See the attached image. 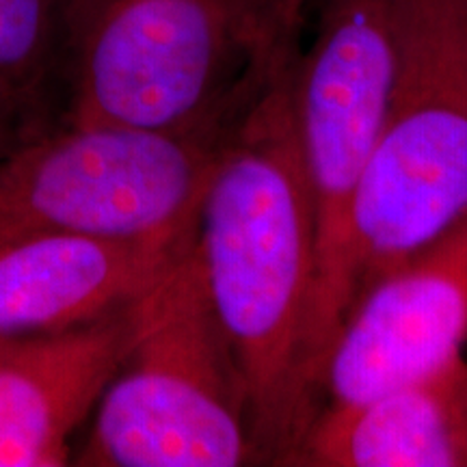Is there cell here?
I'll use <instances>...</instances> for the list:
<instances>
[{
  "mask_svg": "<svg viewBox=\"0 0 467 467\" xmlns=\"http://www.w3.org/2000/svg\"><path fill=\"white\" fill-rule=\"evenodd\" d=\"M314 0H265V31L271 55L299 44V31Z\"/></svg>",
  "mask_w": 467,
  "mask_h": 467,
  "instance_id": "12",
  "label": "cell"
},
{
  "mask_svg": "<svg viewBox=\"0 0 467 467\" xmlns=\"http://www.w3.org/2000/svg\"><path fill=\"white\" fill-rule=\"evenodd\" d=\"M467 217L359 290L327 353L320 394L353 405L465 358Z\"/></svg>",
  "mask_w": 467,
  "mask_h": 467,
  "instance_id": "7",
  "label": "cell"
},
{
  "mask_svg": "<svg viewBox=\"0 0 467 467\" xmlns=\"http://www.w3.org/2000/svg\"><path fill=\"white\" fill-rule=\"evenodd\" d=\"M463 217L467 0H396L392 89L353 213L355 296Z\"/></svg>",
  "mask_w": 467,
  "mask_h": 467,
  "instance_id": "5",
  "label": "cell"
},
{
  "mask_svg": "<svg viewBox=\"0 0 467 467\" xmlns=\"http://www.w3.org/2000/svg\"><path fill=\"white\" fill-rule=\"evenodd\" d=\"M317 28L292 55L296 143L317 232L307 375L320 399L331 342L355 299L353 213L396 66V0H314Z\"/></svg>",
  "mask_w": 467,
  "mask_h": 467,
  "instance_id": "4",
  "label": "cell"
},
{
  "mask_svg": "<svg viewBox=\"0 0 467 467\" xmlns=\"http://www.w3.org/2000/svg\"><path fill=\"white\" fill-rule=\"evenodd\" d=\"M20 141H22L20 134H17L14 128H11L7 121L0 117V154H5V151L11 150L16 143H20Z\"/></svg>",
  "mask_w": 467,
  "mask_h": 467,
  "instance_id": "13",
  "label": "cell"
},
{
  "mask_svg": "<svg viewBox=\"0 0 467 467\" xmlns=\"http://www.w3.org/2000/svg\"><path fill=\"white\" fill-rule=\"evenodd\" d=\"M296 46L273 58L227 132L192 238L208 303L247 388L260 463L282 465H292L318 413L307 375L317 232L290 89Z\"/></svg>",
  "mask_w": 467,
  "mask_h": 467,
  "instance_id": "1",
  "label": "cell"
},
{
  "mask_svg": "<svg viewBox=\"0 0 467 467\" xmlns=\"http://www.w3.org/2000/svg\"><path fill=\"white\" fill-rule=\"evenodd\" d=\"M192 238L46 234L0 243V342L74 329L130 307L171 271Z\"/></svg>",
  "mask_w": 467,
  "mask_h": 467,
  "instance_id": "8",
  "label": "cell"
},
{
  "mask_svg": "<svg viewBox=\"0 0 467 467\" xmlns=\"http://www.w3.org/2000/svg\"><path fill=\"white\" fill-rule=\"evenodd\" d=\"M273 57L265 0H63L61 121L214 130L236 119Z\"/></svg>",
  "mask_w": 467,
  "mask_h": 467,
  "instance_id": "2",
  "label": "cell"
},
{
  "mask_svg": "<svg viewBox=\"0 0 467 467\" xmlns=\"http://www.w3.org/2000/svg\"><path fill=\"white\" fill-rule=\"evenodd\" d=\"M260 463L249 396L210 307L192 244L139 301L126 358L104 389L85 467H236Z\"/></svg>",
  "mask_w": 467,
  "mask_h": 467,
  "instance_id": "3",
  "label": "cell"
},
{
  "mask_svg": "<svg viewBox=\"0 0 467 467\" xmlns=\"http://www.w3.org/2000/svg\"><path fill=\"white\" fill-rule=\"evenodd\" d=\"M61 22L63 0H0V117L22 139L50 124Z\"/></svg>",
  "mask_w": 467,
  "mask_h": 467,
  "instance_id": "11",
  "label": "cell"
},
{
  "mask_svg": "<svg viewBox=\"0 0 467 467\" xmlns=\"http://www.w3.org/2000/svg\"><path fill=\"white\" fill-rule=\"evenodd\" d=\"M292 465L467 467V358L368 400L318 409Z\"/></svg>",
  "mask_w": 467,
  "mask_h": 467,
  "instance_id": "10",
  "label": "cell"
},
{
  "mask_svg": "<svg viewBox=\"0 0 467 467\" xmlns=\"http://www.w3.org/2000/svg\"><path fill=\"white\" fill-rule=\"evenodd\" d=\"M234 121L197 132L61 121L22 139L0 154V243L189 241Z\"/></svg>",
  "mask_w": 467,
  "mask_h": 467,
  "instance_id": "6",
  "label": "cell"
},
{
  "mask_svg": "<svg viewBox=\"0 0 467 467\" xmlns=\"http://www.w3.org/2000/svg\"><path fill=\"white\" fill-rule=\"evenodd\" d=\"M139 301L96 323L0 342V467L72 463V437L126 358Z\"/></svg>",
  "mask_w": 467,
  "mask_h": 467,
  "instance_id": "9",
  "label": "cell"
}]
</instances>
